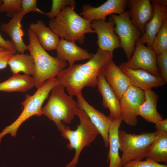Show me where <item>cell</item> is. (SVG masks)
Listing matches in <instances>:
<instances>
[{
	"instance_id": "6",
	"label": "cell",
	"mask_w": 167,
	"mask_h": 167,
	"mask_svg": "<svg viewBox=\"0 0 167 167\" xmlns=\"http://www.w3.org/2000/svg\"><path fill=\"white\" fill-rule=\"evenodd\" d=\"M58 84L56 78L50 79L45 82L31 96L27 94L24 101L21 103L24 109L17 119L11 125L6 126L0 133V143L2 138L8 134L15 137L20 126L25 121L34 115H42V105L47 98L53 88Z\"/></svg>"
},
{
	"instance_id": "34",
	"label": "cell",
	"mask_w": 167,
	"mask_h": 167,
	"mask_svg": "<svg viewBox=\"0 0 167 167\" xmlns=\"http://www.w3.org/2000/svg\"><path fill=\"white\" fill-rule=\"evenodd\" d=\"M0 47L6 50H10L15 54L16 53V48L12 42L9 40H5L2 36L0 33Z\"/></svg>"
},
{
	"instance_id": "27",
	"label": "cell",
	"mask_w": 167,
	"mask_h": 167,
	"mask_svg": "<svg viewBox=\"0 0 167 167\" xmlns=\"http://www.w3.org/2000/svg\"><path fill=\"white\" fill-rule=\"evenodd\" d=\"M151 48L156 55L167 52V18L153 40Z\"/></svg>"
},
{
	"instance_id": "12",
	"label": "cell",
	"mask_w": 167,
	"mask_h": 167,
	"mask_svg": "<svg viewBox=\"0 0 167 167\" xmlns=\"http://www.w3.org/2000/svg\"><path fill=\"white\" fill-rule=\"evenodd\" d=\"M127 0H108L101 5L93 7L89 4L82 6L80 15L90 21L94 20L106 21V17L112 14H120L125 11Z\"/></svg>"
},
{
	"instance_id": "15",
	"label": "cell",
	"mask_w": 167,
	"mask_h": 167,
	"mask_svg": "<svg viewBox=\"0 0 167 167\" xmlns=\"http://www.w3.org/2000/svg\"><path fill=\"white\" fill-rule=\"evenodd\" d=\"M102 74L110 86L120 100L131 84L128 77L111 60Z\"/></svg>"
},
{
	"instance_id": "23",
	"label": "cell",
	"mask_w": 167,
	"mask_h": 167,
	"mask_svg": "<svg viewBox=\"0 0 167 167\" xmlns=\"http://www.w3.org/2000/svg\"><path fill=\"white\" fill-rule=\"evenodd\" d=\"M122 120L121 118L113 120L110 125L109 131V149L108 160L109 167H122V160L119 154L118 138L119 128Z\"/></svg>"
},
{
	"instance_id": "3",
	"label": "cell",
	"mask_w": 167,
	"mask_h": 167,
	"mask_svg": "<svg viewBox=\"0 0 167 167\" xmlns=\"http://www.w3.org/2000/svg\"><path fill=\"white\" fill-rule=\"evenodd\" d=\"M74 9L68 6L64 7L49 20V28L61 38L83 44L85 34L95 32L91 28V22L79 15Z\"/></svg>"
},
{
	"instance_id": "4",
	"label": "cell",
	"mask_w": 167,
	"mask_h": 167,
	"mask_svg": "<svg viewBox=\"0 0 167 167\" xmlns=\"http://www.w3.org/2000/svg\"><path fill=\"white\" fill-rule=\"evenodd\" d=\"M76 116L79 119L80 124L75 131L71 130L62 122L56 125L61 135L69 141L68 149L75 150L74 157L66 167H76L83 149L92 143L99 134L87 114L79 107Z\"/></svg>"
},
{
	"instance_id": "1",
	"label": "cell",
	"mask_w": 167,
	"mask_h": 167,
	"mask_svg": "<svg viewBox=\"0 0 167 167\" xmlns=\"http://www.w3.org/2000/svg\"><path fill=\"white\" fill-rule=\"evenodd\" d=\"M113 58V53L98 49L86 62L62 70L56 78L58 84L66 88L69 95L77 96L84 88L96 86L98 76Z\"/></svg>"
},
{
	"instance_id": "25",
	"label": "cell",
	"mask_w": 167,
	"mask_h": 167,
	"mask_svg": "<svg viewBox=\"0 0 167 167\" xmlns=\"http://www.w3.org/2000/svg\"><path fill=\"white\" fill-rule=\"evenodd\" d=\"M156 137L150 146L146 157L159 162L167 164V132L158 130Z\"/></svg>"
},
{
	"instance_id": "29",
	"label": "cell",
	"mask_w": 167,
	"mask_h": 167,
	"mask_svg": "<svg viewBox=\"0 0 167 167\" xmlns=\"http://www.w3.org/2000/svg\"><path fill=\"white\" fill-rule=\"evenodd\" d=\"M22 0H2L0 6V12H5L6 15L12 17L21 11Z\"/></svg>"
},
{
	"instance_id": "31",
	"label": "cell",
	"mask_w": 167,
	"mask_h": 167,
	"mask_svg": "<svg viewBox=\"0 0 167 167\" xmlns=\"http://www.w3.org/2000/svg\"><path fill=\"white\" fill-rule=\"evenodd\" d=\"M36 0H22L21 11L25 15L32 11L44 14L45 12L38 8Z\"/></svg>"
},
{
	"instance_id": "17",
	"label": "cell",
	"mask_w": 167,
	"mask_h": 167,
	"mask_svg": "<svg viewBox=\"0 0 167 167\" xmlns=\"http://www.w3.org/2000/svg\"><path fill=\"white\" fill-rule=\"evenodd\" d=\"M120 68L128 77L132 85L143 91L162 86L167 83L161 76H155L144 70Z\"/></svg>"
},
{
	"instance_id": "26",
	"label": "cell",
	"mask_w": 167,
	"mask_h": 167,
	"mask_svg": "<svg viewBox=\"0 0 167 167\" xmlns=\"http://www.w3.org/2000/svg\"><path fill=\"white\" fill-rule=\"evenodd\" d=\"M13 74L22 72L24 74L33 76L35 67L32 56L28 54L16 53L10 58L8 63Z\"/></svg>"
},
{
	"instance_id": "13",
	"label": "cell",
	"mask_w": 167,
	"mask_h": 167,
	"mask_svg": "<svg viewBox=\"0 0 167 167\" xmlns=\"http://www.w3.org/2000/svg\"><path fill=\"white\" fill-rule=\"evenodd\" d=\"M79 107L87 114L102 136L105 146H109V131L113 120L95 108L85 99L82 94L77 96Z\"/></svg>"
},
{
	"instance_id": "35",
	"label": "cell",
	"mask_w": 167,
	"mask_h": 167,
	"mask_svg": "<svg viewBox=\"0 0 167 167\" xmlns=\"http://www.w3.org/2000/svg\"><path fill=\"white\" fill-rule=\"evenodd\" d=\"M156 130H161L167 132V119H162L155 123Z\"/></svg>"
},
{
	"instance_id": "22",
	"label": "cell",
	"mask_w": 167,
	"mask_h": 167,
	"mask_svg": "<svg viewBox=\"0 0 167 167\" xmlns=\"http://www.w3.org/2000/svg\"><path fill=\"white\" fill-rule=\"evenodd\" d=\"M144 91L145 100L139 108L138 116L142 117L148 122L155 124L163 119L157 109L159 96L151 89Z\"/></svg>"
},
{
	"instance_id": "37",
	"label": "cell",
	"mask_w": 167,
	"mask_h": 167,
	"mask_svg": "<svg viewBox=\"0 0 167 167\" xmlns=\"http://www.w3.org/2000/svg\"><path fill=\"white\" fill-rule=\"evenodd\" d=\"M5 49H3V48H2L0 47V52L2 51H3V50H5Z\"/></svg>"
},
{
	"instance_id": "8",
	"label": "cell",
	"mask_w": 167,
	"mask_h": 167,
	"mask_svg": "<svg viewBox=\"0 0 167 167\" xmlns=\"http://www.w3.org/2000/svg\"><path fill=\"white\" fill-rule=\"evenodd\" d=\"M110 16L114 22V32L119 38L120 47L129 60L134 52L136 41L142 34L132 23L128 11Z\"/></svg>"
},
{
	"instance_id": "24",
	"label": "cell",
	"mask_w": 167,
	"mask_h": 167,
	"mask_svg": "<svg viewBox=\"0 0 167 167\" xmlns=\"http://www.w3.org/2000/svg\"><path fill=\"white\" fill-rule=\"evenodd\" d=\"M34 86L32 77L25 74H13L7 80L0 83V91L24 92Z\"/></svg>"
},
{
	"instance_id": "9",
	"label": "cell",
	"mask_w": 167,
	"mask_h": 167,
	"mask_svg": "<svg viewBox=\"0 0 167 167\" xmlns=\"http://www.w3.org/2000/svg\"><path fill=\"white\" fill-rule=\"evenodd\" d=\"M120 67L130 69H141L152 74L161 76L157 64L156 55L152 49L136 41L133 54L127 62H122Z\"/></svg>"
},
{
	"instance_id": "30",
	"label": "cell",
	"mask_w": 167,
	"mask_h": 167,
	"mask_svg": "<svg viewBox=\"0 0 167 167\" xmlns=\"http://www.w3.org/2000/svg\"><path fill=\"white\" fill-rule=\"evenodd\" d=\"M122 167H167L166 165L161 164L148 158L144 161H132L124 164Z\"/></svg>"
},
{
	"instance_id": "2",
	"label": "cell",
	"mask_w": 167,
	"mask_h": 167,
	"mask_svg": "<svg viewBox=\"0 0 167 167\" xmlns=\"http://www.w3.org/2000/svg\"><path fill=\"white\" fill-rule=\"evenodd\" d=\"M27 35L29 40L27 49L33 60L35 73L32 76L37 88L47 80L56 78L67 63L49 54L40 44L36 34L29 28Z\"/></svg>"
},
{
	"instance_id": "38",
	"label": "cell",
	"mask_w": 167,
	"mask_h": 167,
	"mask_svg": "<svg viewBox=\"0 0 167 167\" xmlns=\"http://www.w3.org/2000/svg\"><path fill=\"white\" fill-rule=\"evenodd\" d=\"M2 0H0V6L1 5V4H2ZM0 13L1 12H0Z\"/></svg>"
},
{
	"instance_id": "14",
	"label": "cell",
	"mask_w": 167,
	"mask_h": 167,
	"mask_svg": "<svg viewBox=\"0 0 167 167\" xmlns=\"http://www.w3.org/2000/svg\"><path fill=\"white\" fill-rule=\"evenodd\" d=\"M127 6L131 20L140 32L143 34L145 24L152 19L153 7L150 0H128Z\"/></svg>"
},
{
	"instance_id": "5",
	"label": "cell",
	"mask_w": 167,
	"mask_h": 167,
	"mask_svg": "<svg viewBox=\"0 0 167 167\" xmlns=\"http://www.w3.org/2000/svg\"><path fill=\"white\" fill-rule=\"evenodd\" d=\"M65 87L59 84L54 86L41 112L55 124L61 122L70 124L77 115L79 107L73 97L67 95Z\"/></svg>"
},
{
	"instance_id": "28",
	"label": "cell",
	"mask_w": 167,
	"mask_h": 167,
	"mask_svg": "<svg viewBox=\"0 0 167 167\" xmlns=\"http://www.w3.org/2000/svg\"><path fill=\"white\" fill-rule=\"evenodd\" d=\"M51 10L44 14L51 19L54 18L66 6L75 8L76 2L74 0H53Z\"/></svg>"
},
{
	"instance_id": "18",
	"label": "cell",
	"mask_w": 167,
	"mask_h": 167,
	"mask_svg": "<svg viewBox=\"0 0 167 167\" xmlns=\"http://www.w3.org/2000/svg\"><path fill=\"white\" fill-rule=\"evenodd\" d=\"M55 50L56 58L60 60L68 62L69 66L74 64L77 61L89 60L93 55L78 46L75 42L62 38L60 39Z\"/></svg>"
},
{
	"instance_id": "32",
	"label": "cell",
	"mask_w": 167,
	"mask_h": 167,
	"mask_svg": "<svg viewBox=\"0 0 167 167\" xmlns=\"http://www.w3.org/2000/svg\"><path fill=\"white\" fill-rule=\"evenodd\" d=\"M156 61L159 68L160 76L167 82V52L157 55Z\"/></svg>"
},
{
	"instance_id": "16",
	"label": "cell",
	"mask_w": 167,
	"mask_h": 167,
	"mask_svg": "<svg viewBox=\"0 0 167 167\" xmlns=\"http://www.w3.org/2000/svg\"><path fill=\"white\" fill-rule=\"evenodd\" d=\"M153 7V14L151 20L144 27V32L139 39L142 44L151 48L153 40L163 24L165 19L167 18V7L159 5L156 0H151Z\"/></svg>"
},
{
	"instance_id": "10",
	"label": "cell",
	"mask_w": 167,
	"mask_h": 167,
	"mask_svg": "<svg viewBox=\"0 0 167 167\" xmlns=\"http://www.w3.org/2000/svg\"><path fill=\"white\" fill-rule=\"evenodd\" d=\"M145 100L144 91L131 86L120 99L121 118L127 125L135 126L138 122L137 116L140 106Z\"/></svg>"
},
{
	"instance_id": "20",
	"label": "cell",
	"mask_w": 167,
	"mask_h": 167,
	"mask_svg": "<svg viewBox=\"0 0 167 167\" xmlns=\"http://www.w3.org/2000/svg\"><path fill=\"white\" fill-rule=\"evenodd\" d=\"M25 15L21 11L14 15L7 23L2 24L1 30L11 38L18 53L23 54L28 48L23 39L24 33L22 29L21 21Z\"/></svg>"
},
{
	"instance_id": "19",
	"label": "cell",
	"mask_w": 167,
	"mask_h": 167,
	"mask_svg": "<svg viewBox=\"0 0 167 167\" xmlns=\"http://www.w3.org/2000/svg\"><path fill=\"white\" fill-rule=\"evenodd\" d=\"M96 86L102 97L103 106L109 111V116L113 120L121 118L120 100L107 82L102 73L97 77Z\"/></svg>"
},
{
	"instance_id": "7",
	"label": "cell",
	"mask_w": 167,
	"mask_h": 167,
	"mask_svg": "<svg viewBox=\"0 0 167 167\" xmlns=\"http://www.w3.org/2000/svg\"><path fill=\"white\" fill-rule=\"evenodd\" d=\"M156 137L155 132L136 135L119 131V150L122 152L121 157L122 166L129 161H140L146 157L149 149Z\"/></svg>"
},
{
	"instance_id": "21",
	"label": "cell",
	"mask_w": 167,
	"mask_h": 167,
	"mask_svg": "<svg viewBox=\"0 0 167 167\" xmlns=\"http://www.w3.org/2000/svg\"><path fill=\"white\" fill-rule=\"evenodd\" d=\"M29 28L36 34L40 44L46 51L56 49L60 40L59 37L46 27L42 20L31 23Z\"/></svg>"
},
{
	"instance_id": "33",
	"label": "cell",
	"mask_w": 167,
	"mask_h": 167,
	"mask_svg": "<svg viewBox=\"0 0 167 167\" xmlns=\"http://www.w3.org/2000/svg\"><path fill=\"white\" fill-rule=\"evenodd\" d=\"M14 54L12 51L6 49L0 52V70L7 66L10 58Z\"/></svg>"
},
{
	"instance_id": "11",
	"label": "cell",
	"mask_w": 167,
	"mask_h": 167,
	"mask_svg": "<svg viewBox=\"0 0 167 167\" xmlns=\"http://www.w3.org/2000/svg\"><path fill=\"white\" fill-rule=\"evenodd\" d=\"M114 22L110 17L107 21L94 20L91 22V27L98 36L96 42L99 49L112 53L120 47L119 39L114 30Z\"/></svg>"
},
{
	"instance_id": "36",
	"label": "cell",
	"mask_w": 167,
	"mask_h": 167,
	"mask_svg": "<svg viewBox=\"0 0 167 167\" xmlns=\"http://www.w3.org/2000/svg\"><path fill=\"white\" fill-rule=\"evenodd\" d=\"M156 1L159 5L163 7H167V0H156Z\"/></svg>"
}]
</instances>
